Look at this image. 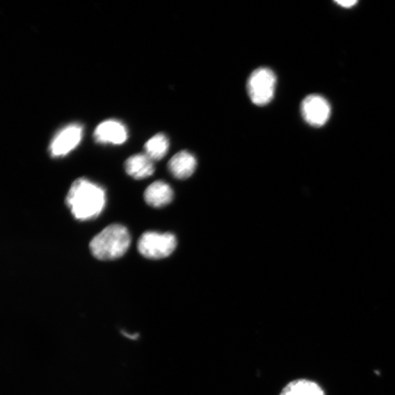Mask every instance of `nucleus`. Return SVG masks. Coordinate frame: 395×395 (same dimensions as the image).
Returning a JSON list of instances; mask_svg holds the SVG:
<instances>
[{"mask_svg": "<svg viewBox=\"0 0 395 395\" xmlns=\"http://www.w3.org/2000/svg\"><path fill=\"white\" fill-rule=\"evenodd\" d=\"M276 82V76L271 69L259 67L254 70L247 83L251 102L257 106L271 103L275 95Z\"/></svg>", "mask_w": 395, "mask_h": 395, "instance_id": "nucleus-3", "label": "nucleus"}, {"mask_svg": "<svg viewBox=\"0 0 395 395\" xmlns=\"http://www.w3.org/2000/svg\"><path fill=\"white\" fill-rule=\"evenodd\" d=\"M83 127L77 123L65 127L53 138L49 145V152L52 158L66 156L75 150L81 142Z\"/></svg>", "mask_w": 395, "mask_h": 395, "instance_id": "nucleus-5", "label": "nucleus"}, {"mask_svg": "<svg viewBox=\"0 0 395 395\" xmlns=\"http://www.w3.org/2000/svg\"><path fill=\"white\" fill-rule=\"evenodd\" d=\"M145 202L154 208L163 207L170 204L174 199V192L170 186L163 181L152 183L145 191Z\"/></svg>", "mask_w": 395, "mask_h": 395, "instance_id": "nucleus-9", "label": "nucleus"}, {"mask_svg": "<svg viewBox=\"0 0 395 395\" xmlns=\"http://www.w3.org/2000/svg\"><path fill=\"white\" fill-rule=\"evenodd\" d=\"M336 3L344 8H351L357 3V1L351 0V1H337Z\"/></svg>", "mask_w": 395, "mask_h": 395, "instance_id": "nucleus-13", "label": "nucleus"}, {"mask_svg": "<svg viewBox=\"0 0 395 395\" xmlns=\"http://www.w3.org/2000/svg\"><path fill=\"white\" fill-rule=\"evenodd\" d=\"M106 202L105 190L86 178H79L73 183L65 200L74 217L81 221L100 216Z\"/></svg>", "mask_w": 395, "mask_h": 395, "instance_id": "nucleus-1", "label": "nucleus"}, {"mask_svg": "<svg viewBox=\"0 0 395 395\" xmlns=\"http://www.w3.org/2000/svg\"><path fill=\"white\" fill-rule=\"evenodd\" d=\"M131 243L128 229L120 224H112L97 234L90 243L94 257L102 261H111L122 257Z\"/></svg>", "mask_w": 395, "mask_h": 395, "instance_id": "nucleus-2", "label": "nucleus"}, {"mask_svg": "<svg viewBox=\"0 0 395 395\" xmlns=\"http://www.w3.org/2000/svg\"><path fill=\"white\" fill-rule=\"evenodd\" d=\"M177 245V238L171 233L147 232L140 236L137 247L144 257L161 259L170 256Z\"/></svg>", "mask_w": 395, "mask_h": 395, "instance_id": "nucleus-4", "label": "nucleus"}, {"mask_svg": "<svg viewBox=\"0 0 395 395\" xmlns=\"http://www.w3.org/2000/svg\"><path fill=\"white\" fill-rule=\"evenodd\" d=\"M168 170L178 179H186L191 177L197 166L196 159L188 151H181L174 155L168 162Z\"/></svg>", "mask_w": 395, "mask_h": 395, "instance_id": "nucleus-8", "label": "nucleus"}, {"mask_svg": "<svg viewBox=\"0 0 395 395\" xmlns=\"http://www.w3.org/2000/svg\"><path fill=\"white\" fill-rule=\"evenodd\" d=\"M128 137V130L124 124L115 120L102 122L94 132L95 142L102 145H122Z\"/></svg>", "mask_w": 395, "mask_h": 395, "instance_id": "nucleus-7", "label": "nucleus"}, {"mask_svg": "<svg viewBox=\"0 0 395 395\" xmlns=\"http://www.w3.org/2000/svg\"><path fill=\"white\" fill-rule=\"evenodd\" d=\"M145 150V154L153 161H160L166 156L168 152V139L165 134H156L148 140Z\"/></svg>", "mask_w": 395, "mask_h": 395, "instance_id": "nucleus-12", "label": "nucleus"}, {"mask_svg": "<svg viewBox=\"0 0 395 395\" xmlns=\"http://www.w3.org/2000/svg\"><path fill=\"white\" fill-rule=\"evenodd\" d=\"M301 112L307 124L320 128L328 122L331 115V107L323 97L312 95L304 99L301 104Z\"/></svg>", "mask_w": 395, "mask_h": 395, "instance_id": "nucleus-6", "label": "nucleus"}, {"mask_svg": "<svg viewBox=\"0 0 395 395\" xmlns=\"http://www.w3.org/2000/svg\"><path fill=\"white\" fill-rule=\"evenodd\" d=\"M280 395H324L322 389L315 382L306 379L293 380Z\"/></svg>", "mask_w": 395, "mask_h": 395, "instance_id": "nucleus-11", "label": "nucleus"}, {"mask_svg": "<svg viewBox=\"0 0 395 395\" xmlns=\"http://www.w3.org/2000/svg\"><path fill=\"white\" fill-rule=\"evenodd\" d=\"M127 174L135 179H144L154 172L153 161L146 154L133 155L124 163Z\"/></svg>", "mask_w": 395, "mask_h": 395, "instance_id": "nucleus-10", "label": "nucleus"}]
</instances>
